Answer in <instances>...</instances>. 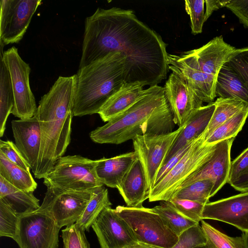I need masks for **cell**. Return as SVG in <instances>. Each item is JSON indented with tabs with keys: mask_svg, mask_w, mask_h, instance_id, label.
Here are the masks:
<instances>
[{
	"mask_svg": "<svg viewBox=\"0 0 248 248\" xmlns=\"http://www.w3.org/2000/svg\"><path fill=\"white\" fill-rule=\"evenodd\" d=\"M206 239L201 226L196 225L179 236L177 243L171 248H193L206 245Z\"/></svg>",
	"mask_w": 248,
	"mask_h": 248,
	"instance_id": "39",
	"label": "cell"
},
{
	"mask_svg": "<svg viewBox=\"0 0 248 248\" xmlns=\"http://www.w3.org/2000/svg\"><path fill=\"white\" fill-rule=\"evenodd\" d=\"M60 229L50 215L36 210L19 216L14 240L19 248H58Z\"/></svg>",
	"mask_w": 248,
	"mask_h": 248,
	"instance_id": "11",
	"label": "cell"
},
{
	"mask_svg": "<svg viewBox=\"0 0 248 248\" xmlns=\"http://www.w3.org/2000/svg\"><path fill=\"white\" fill-rule=\"evenodd\" d=\"M76 75L59 77L43 96L36 112L41 133L39 158L33 173L44 178L65 154L71 141Z\"/></svg>",
	"mask_w": 248,
	"mask_h": 248,
	"instance_id": "2",
	"label": "cell"
},
{
	"mask_svg": "<svg viewBox=\"0 0 248 248\" xmlns=\"http://www.w3.org/2000/svg\"><path fill=\"white\" fill-rule=\"evenodd\" d=\"M202 218L223 222L248 232V192L208 202L203 208Z\"/></svg>",
	"mask_w": 248,
	"mask_h": 248,
	"instance_id": "17",
	"label": "cell"
},
{
	"mask_svg": "<svg viewBox=\"0 0 248 248\" xmlns=\"http://www.w3.org/2000/svg\"><path fill=\"white\" fill-rule=\"evenodd\" d=\"M192 143L182 148L163 165L158 173L155 184L160 182L174 168L186 153Z\"/></svg>",
	"mask_w": 248,
	"mask_h": 248,
	"instance_id": "43",
	"label": "cell"
},
{
	"mask_svg": "<svg viewBox=\"0 0 248 248\" xmlns=\"http://www.w3.org/2000/svg\"><path fill=\"white\" fill-rule=\"evenodd\" d=\"M129 207H141L149 197V190L141 164L136 157L117 188Z\"/></svg>",
	"mask_w": 248,
	"mask_h": 248,
	"instance_id": "21",
	"label": "cell"
},
{
	"mask_svg": "<svg viewBox=\"0 0 248 248\" xmlns=\"http://www.w3.org/2000/svg\"><path fill=\"white\" fill-rule=\"evenodd\" d=\"M184 127L166 134L137 135L132 139L134 152L142 167L149 193L168 153Z\"/></svg>",
	"mask_w": 248,
	"mask_h": 248,
	"instance_id": "9",
	"label": "cell"
},
{
	"mask_svg": "<svg viewBox=\"0 0 248 248\" xmlns=\"http://www.w3.org/2000/svg\"><path fill=\"white\" fill-rule=\"evenodd\" d=\"M124 248H162L146 243L137 241Z\"/></svg>",
	"mask_w": 248,
	"mask_h": 248,
	"instance_id": "46",
	"label": "cell"
},
{
	"mask_svg": "<svg viewBox=\"0 0 248 248\" xmlns=\"http://www.w3.org/2000/svg\"><path fill=\"white\" fill-rule=\"evenodd\" d=\"M11 126L15 144L33 172L37 165L41 143L39 122L36 114L27 119L13 120Z\"/></svg>",
	"mask_w": 248,
	"mask_h": 248,
	"instance_id": "18",
	"label": "cell"
},
{
	"mask_svg": "<svg viewBox=\"0 0 248 248\" xmlns=\"http://www.w3.org/2000/svg\"><path fill=\"white\" fill-rule=\"evenodd\" d=\"M0 199L6 202L19 215L37 210L39 200L33 192L19 189L0 176Z\"/></svg>",
	"mask_w": 248,
	"mask_h": 248,
	"instance_id": "25",
	"label": "cell"
},
{
	"mask_svg": "<svg viewBox=\"0 0 248 248\" xmlns=\"http://www.w3.org/2000/svg\"><path fill=\"white\" fill-rule=\"evenodd\" d=\"M175 125L164 87L155 85L144 89L128 110L91 131L90 137L97 143L119 144L137 135L171 132Z\"/></svg>",
	"mask_w": 248,
	"mask_h": 248,
	"instance_id": "3",
	"label": "cell"
},
{
	"mask_svg": "<svg viewBox=\"0 0 248 248\" xmlns=\"http://www.w3.org/2000/svg\"><path fill=\"white\" fill-rule=\"evenodd\" d=\"M85 232L76 223L62 231L64 248H90Z\"/></svg>",
	"mask_w": 248,
	"mask_h": 248,
	"instance_id": "38",
	"label": "cell"
},
{
	"mask_svg": "<svg viewBox=\"0 0 248 248\" xmlns=\"http://www.w3.org/2000/svg\"><path fill=\"white\" fill-rule=\"evenodd\" d=\"M201 227L206 239L207 248H245L243 237H231L221 232L203 220Z\"/></svg>",
	"mask_w": 248,
	"mask_h": 248,
	"instance_id": "32",
	"label": "cell"
},
{
	"mask_svg": "<svg viewBox=\"0 0 248 248\" xmlns=\"http://www.w3.org/2000/svg\"><path fill=\"white\" fill-rule=\"evenodd\" d=\"M248 170V147L231 162L227 183L230 184Z\"/></svg>",
	"mask_w": 248,
	"mask_h": 248,
	"instance_id": "41",
	"label": "cell"
},
{
	"mask_svg": "<svg viewBox=\"0 0 248 248\" xmlns=\"http://www.w3.org/2000/svg\"><path fill=\"white\" fill-rule=\"evenodd\" d=\"M242 236L244 240L245 248H248V232H243Z\"/></svg>",
	"mask_w": 248,
	"mask_h": 248,
	"instance_id": "47",
	"label": "cell"
},
{
	"mask_svg": "<svg viewBox=\"0 0 248 248\" xmlns=\"http://www.w3.org/2000/svg\"><path fill=\"white\" fill-rule=\"evenodd\" d=\"M0 152L13 163L27 170L30 171V166L13 141L0 140Z\"/></svg>",
	"mask_w": 248,
	"mask_h": 248,
	"instance_id": "40",
	"label": "cell"
},
{
	"mask_svg": "<svg viewBox=\"0 0 248 248\" xmlns=\"http://www.w3.org/2000/svg\"><path fill=\"white\" fill-rule=\"evenodd\" d=\"M111 204L107 188L103 186L93 188L91 198L76 223L83 231H89L102 211Z\"/></svg>",
	"mask_w": 248,
	"mask_h": 248,
	"instance_id": "27",
	"label": "cell"
},
{
	"mask_svg": "<svg viewBox=\"0 0 248 248\" xmlns=\"http://www.w3.org/2000/svg\"><path fill=\"white\" fill-rule=\"evenodd\" d=\"M226 7L238 17L246 28H248V0H229Z\"/></svg>",
	"mask_w": 248,
	"mask_h": 248,
	"instance_id": "42",
	"label": "cell"
},
{
	"mask_svg": "<svg viewBox=\"0 0 248 248\" xmlns=\"http://www.w3.org/2000/svg\"><path fill=\"white\" fill-rule=\"evenodd\" d=\"M215 93L220 98L236 99L248 103V89L236 73L225 64L217 75Z\"/></svg>",
	"mask_w": 248,
	"mask_h": 248,
	"instance_id": "24",
	"label": "cell"
},
{
	"mask_svg": "<svg viewBox=\"0 0 248 248\" xmlns=\"http://www.w3.org/2000/svg\"><path fill=\"white\" fill-rule=\"evenodd\" d=\"M19 215L4 200L0 199V236L14 240Z\"/></svg>",
	"mask_w": 248,
	"mask_h": 248,
	"instance_id": "34",
	"label": "cell"
},
{
	"mask_svg": "<svg viewBox=\"0 0 248 248\" xmlns=\"http://www.w3.org/2000/svg\"><path fill=\"white\" fill-rule=\"evenodd\" d=\"M92 227L100 248H124L138 241L116 209L111 206L102 211Z\"/></svg>",
	"mask_w": 248,
	"mask_h": 248,
	"instance_id": "16",
	"label": "cell"
},
{
	"mask_svg": "<svg viewBox=\"0 0 248 248\" xmlns=\"http://www.w3.org/2000/svg\"><path fill=\"white\" fill-rule=\"evenodd\" d=\"M46 187L43 202L37 210L50 215L61 228L76 223L91 198L92 189L76 191Z\"/></svg>",
	"mask_w": 248,
	"mask_h": 248,
	"instance_id": "10",
	"label": "cell"
},
{
	"mask_svg": "<svg viewBox=\"0 0 248 248\" xmlns=\"http://www.w3.org/2000/svg\"><path fill=\"white\" fill-rule=\"evenodd\" d=\"M229 0H205L206 10L205 11V21L215 11L222 7H226Z\"/></svg>",
	"mask_w": 248,
	"mask_h": 248,
	"instance_id": "44",
	"label": "cell"
},
{
	"mask_svg": "<svg viewBox=\"0 0 248 248\" xmlns=\"http://www.w3.org/2000/svg\"><path fill=\"white\" fill-rule=\"evenodd\" d=\"M168 64L169 69L181 76L201 101L213 102L217 78L202 70L190 50L181 55L168 54Z\"/></svg>",
	"mask_w": 248,
	"mask_h": 248,
	"instance_id": "13",
	"label": "cell"
},
{
	"mask_svg": "<svg viewBox=\"0 0 248 248\" xmlns=\"http://www.w3.org/2000/svg\"><path fill=\"white\" fill-rule=\"evenodd\" d=\"M213 186L214 182L211 179L197 181L178 189L172 198L188 200L206 204L212 197Z\"/></svg>",
	"mask_w": 248,
	"mask_h": 248,
	"instance_id": "33",
	"label": "cell"
},
{
	"mask_svg": "<svg viewBox=\"0 0 248 248\" xmlns=\"http://www.w3.org/2000/svg\"><path fill=\"white\" fill-rule=\"evenodd\" d=\"M40 0H1L0 42L17 43L23 37Z\"/></svg>",
	"mask_w": 248,
	"mask_h": 248,
	"instance_id": "12",
	"label": "cell"
},
{
	"mask_svg": "<svg viewBox=\"0 0 248 248\" xmlns=\"http://www.w3.org/2000/svg\"><path fill=\"white\" fill-rule=\"evenodd\" d=\"M14 105L13 90L9 71L0 56V137L5 130L6 123Z\"/></svg>",
	"mask_w": 248,
	"mask_h": 248,
	"instance_id": "29",
	"label": "cell"
},
{
	"mask_svg": "<svg viewBox=\"0 0 248 248\" xmlns=\"http://www.w3.org/2000/svg\"><path fill=\"white\" fill-rule=\"evenodd\" d=\"M225 64L236 73L248 89V47L235 49Z\"/></svg>",
	"mask_w": 248,
	"mask_h": 248,
	"instance_id": "37",
	"label": "cell"
},
{
	"mask_svg": "<svg viewBox=\"0 0 248 248\" xmlns=\"http://www.w3.org/2000/svg\"><path fill=\"white\" fill-rule=\"evenodd\" d=\"M215 109L205 131V140L219 126L248 107V103L236 99L218 98Z\"/></svg>",
	"mask_w": 248,
	"mask_h": 248,
	"instance_id": "28",
	"label": "cell"
},
{
	"mask_svg": "<svg viewBox=\"0 0 248 248\" xmlns=\"http://www.w3.org/2000/svg\"><path fill=\"white\" fill-rule=\"evenodd\" d=\"M115 209L138 241L162 248H171L178 241L179 236L151 208L118 205Z\"/></svg>",
	"mask_w": 248,
	"mask_h": 248,
	"instance_id": "6",
	"label": "cell"
},
{
	"mask_svg": "<svg viewBox=\"0 0 248 248\" xmlns=\"http://www.w3.org/2000/svg\"><path fill=\"white\" fill-rule=\"evenodd\" d=\"M151 209L160 216L165 225L178 236L189 228L199 224L181 215L168 201H161L160 205Z\"/></svg>",
	"mask_w": 248,
	"mask_h": 248,
	"instance_id": "30",
	"label": "cell"
},
{
	"mask_svg": "<svg viewBox=\"0 0 248 248\" xmlns=\"http://www.w3.org/2000/svg\"><path fill=\"white\" fill-rule=\"evenodd\" d=\"M193 248H207L206 245H202V246H199L195 247H194Z\"/></svg>",
	"mask_w": 248,
	"mask_h": 248,
	"instance_id": "48",
	"label": "cell"
},
{
	"mask_svg": "<svg viewBox=\"0 0 248 248\" xmlns=\"http://www.w3.org/2000/svg\"><path fill=\"white\" fill-rule=\"evenodd\" d=\"M205 133L192 142L174 168L154 186L149 193L150 202L169 201L182 184L209 159L217 143H205Z\"/></svg>",
	"mask_w": 248,
	"mask_h": 248,
	"instance_id": "5",
	"label": "cell"
},
{
	"mask_svg": "<svg viewBox=\"0 0 248 248\" xmlns=\"http://www.w3.org/2000/svg\"><path fill=\"white\" fill-rule=\"evenodd\" d=\"M165 94L179 127L184 126L192 113L203 106L201 101L184 79L172 72L163 87Z\"/></svg>",
	"mask_w": 248,
	"mask_h": 248,
	"instance_id": "15",
	"label": "cell"
},
{
	"mask_svg": "<svg viewBox=\"0 0 248 248\" xmlns=\"http://www.w3.org/2000/svg\"><path fill=\"white\" fill-rule=\"evenodd\" d=\"M230 185L242 193L248 192V170Z\"/></svg>",
	"mask_w": 248,
	"mask_h": 248,
	"instance_id": "45",
	"label": "cell"
},
{
	"mask_svg": "<svg viewBox=\"0 0 248 248\" xmlns=\"http://www.w3.org/2000/svg\"><path fill=\"white\" fill-rule=\"evenodd\" d=\"M215 109V102H212L196 109L192 113L168 153L164 163L182 148L192 143L205 132Z\"/></svg>",
	"mask_w": 248,
	"mask_h": 248,
	"instance_id": "20",
	"label": "cell"
},
{
	"mask_svg": "<svg viewBox=\"0 0 248 248\" xmlns=\"http://www.w3.org/2000/svg\"><path fill=\"white\" fill-rule=\"evenodd\" d=\"M96 160L79 155L62 156L44 178V184L66 190L86 191L103 184L96 172Z\"/></svg>",
	"mask_w": 248,
	"mask_h": 248,
	"instance_id": "7",
	"label": "cell"
},
{
	"mask_svg": "<svg viewBox=\"0 0 248 248\" xmlns=\"http://www.w3.org/2000/svg\"><path fill=\"white\" fill-rule=\"evenodd\" d=\"M181 215L199 223L202 219V213L206 204L186 199L172 198L168 201Z\"/></svg>",
	"mask_w": 248,
	"mask_h": 248,
	"instance_id": "35",
	"label": "cell"
},
{
	"mask_svg": "<svg viewBox=\"0 0 248 248\" xmlns=\"http://www.w3.org/2000/svg\"><path fill=\"white\" fill-rule=\"evenodd\" d=\"M167 44L131 9L98 8L85 22L79 69L120 52L126 57L125 81L158 85L169 71Z\"/></svg>",
	"mask_w": 248,
	"mask_h": 248,
	"instance_id": "1",
	"label": "cell"
},
{
	"mask_svg": "<svg viewBox=\"0 0 248 248\" xmlns=\"http://www.w3.org/2000/svg\"><path fill=\"white\" fill-rule=\"evenodd\" d=\"M235 48L217 36L202 47L191 50L202 70L217 79L221 67L229 60Z\"/></svg>",
	"mask_w": 248,
	"mask_h": 248,
	"instance_id": "19",
	"label": "cell"
},
{
	"mask_svg": "<svg viewBox=\"0 0 248 248\" xmlns=\"http://www.w3.org/2000/svg\"><path fill=\"white\" fill-rule=\"evenodd\" d=\"M125 62L122 53L113 52L78 69L76 74L73 116L99 112L125 81Z\"/></svg>",
	"mask_w": 248,
	"mask_h": 248,
	"instance_id": "4",
	"label": "cell"
},
{
	"mask_svg": "<svg viewBox=\"0 0 248 248\" xmlns=\"http://www.w3.org/2000/svg\"><path fill=\"white\" fill-rule=\"evenodd\" d=\"M136 157L133 151L96 160L95 169L98 179L103 185L117 188Z\"/></svg>",
	"mask_w": 248,
	"mask_h": 248,
	"instance_id": "23",
	"label": "cell"
},
{
	"mask_svg": "<svg viewBox=\"0 0 248 248\" xmlns=\"http://www.w3.org/2000/svg\"><path fill=\"white\" fill-rule=\"evenodd\" d=\"M185 10L190 18L191 33L193 35L201 33L205 22V0H186Z\"/></svg>",
	"mask_w": 248,
	"mask_h": 248,
	"instance_id": "36",
	"label": "cell"
},
{
	"mask_svg": "<svg viewBox=\"0 0 248 248\" xmlns=\"http://www.w3.org/2000/svg\"><path fill=\"white\" fill-rule=\"evenodd\" d=\"M248 117V107L241 111L217 128L205 140L207 144H216L222 140L235 138L241 130Z\"/></svg>",
	"mask_w": 248,
	"mask_h": 248,
	"instance_id": "31",
	"label": "cell"
},
{
	"mask_svg": "<svg viewBox=\"0 0 248 248\" xmlns=\"http://www.w3.org/2000/svg\"><path fill=\"white\" fill-rule=\"evenodd\" d=\"M234 139L231 138L217 143L209 159L189 176L179 189L197 181L211 179L214 182L211 197L214 196L227 183L231 164V150Z\"/></svg>",
	"mask_w": 248,
	"mask_h": 248,
	"instance_id": "14",
	"label": "cell"
},
{
	"mask_svg": "<svg viewBox=\"0 0 248 248\" xmlns=\"http://www.w3.org/2000/svg\"><path fill=\"white\" fill-rule=\"evenodd\" d=\"M0 176L8 182L26 192H33L37 184L30 171L13 163L0 152Z\"/></svg>",
	"mask_w": 248,
	"mask_h": 248,
	"instance_id": "26",
	"label": "cell"
},
{
	"mask_svg": "<svg viewBox=\"0 0 248 248\" xmlns=\"http://www.w3.org/2000/svg\"><path fill=\"white\" fill-rule=\"evenodd\" d=\"M144 86L139 82L124 81L100 109L98 114L102 120L108 122L130 108L142 96Z\"/></svg>",
	"mask_w": 248,
	"mask_h": 248,
	"instance_id": "22",
	"label": "cell"
},
{
	"mask_svg": "<svg viewBox=\"0 0 248 248\" xmlns=\"http://www.w3.org/2000/svg\"><path fill=\"white\" fill-rule=\"evenodd\" d=\"M0 56L9 71L14 96L12 114L19 119H27L34 116L37 109L34 96L29 83L31 68L13 46L3 51L4 45L0 42Z\"/></svg>",
	"mask_w": 248,
	"mask_h": 248,
	"instance_id": "8",
	"label": "cell"
}]
</instances>
